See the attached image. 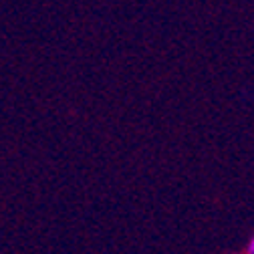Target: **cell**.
<instances>
[{
	"label": "cell",
	"instance_id": "6da1fadb",
	"mask_svg": "<svg viewBox=\"0 0 254 254\" xmlns=\"http://www.w3.org/2000/svg\"><path fill=\"white\" fill-rule=\"evenodd\" d=\"M244 254H254V234L250 236V240H248V244L244 248Z\"/></svg>",
	"mask_w": 254,
	"mask_h": 254
}]
</instances>
